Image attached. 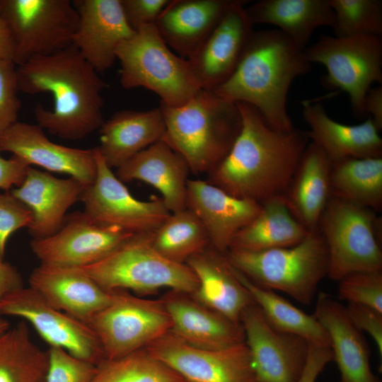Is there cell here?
<instances>
[{
    "label": "cell",
    "instance_id": "39",
    "mask_svg": "<svg viewBox=\"0 0 382 382\" xmlns=\"http://www.w3.org/2000/svg\"><path fill=\"white\" fill-rule=\"evenodd\" d=\"M339 297L382 312V272H355L338 281Z\"/></svg>",
    "mask_w": 382,
    "mask_h": 382
},
{
    "label": "cell",
    "instance_id": "41",
    "mask_svg": "<svg viewBox=\"0 0 382 382\" xmlns=\"http://www.w3.org/2000/svg\"><path fill=\"white\" fill-rule=\"evenodd\" d=\"M16 67L12 61L0 60V134L18 121L21 107Z\"/></svg>",
    "mask_w": 382,
    "mask_h": 382
},
{
    "label": "cell",
    "instance_id": "38",
    "mask_svg": "<svg viewBox=\"0 0 382 382\" xmlns=\"http://www.w3.org/2000/svg\"><path fill=\"white\" fill-rule=\"evenodd\" d=\"M335 37L382 36V1L329 0Z\"/></svg>",
    "mask_w": 382,
    "mask_h": 382
},
{
    "label": "cell",
    "instance_id": "44",
    "mask_svg": "<svg viewBox=\"0 0 382 382\" xmlns=\"http://www.w3.org/2000/svg\"><path fill=\"white\" fill-rule=\"evenodd\" d=\"M170 0H121L125 18L136 31L139 28L154 24Z\"/></svg>",
    "mask_w": 382,
    "mask_h": 382
},
{
    "label": "cell",
    "instance_id": "28",
    "mask_svg": "<svg viewBox=\"0 0 382 382\" xmlns=\"http://www.w3.org/2000/svg\"><path fill=\"white\" fill-rule=\"evenodd\" d=\"M197 275V290L192 296L200 303L241 323L243 311L255 301L234 274L225 255L210 245L185 263Z\"/></svg>",
    "mask_w": 382,
    "mask_h": 382
},
{
    "label": "cell",
    "instance_id": "1",
    "mask_svg": "<svg viewBox=\"0 0 382 382\" xmlns=\"http://www.w3.org/2000/svg\"><path fill=\"white\" fill-rule=\"evenodd\" d=\"M241 131L224 158L208 173V183L228 194L260 204L285 195L308 145L306 132L272 129L258 111L237 103Z\"/></svg>",
    "mask_w": 382,
    "mask_h": 382
},
{
    "label": "cell",
    "instance_id": "2",
    "mask_svg": "<svg viewBox=\"0 0 382 382\" xmlns=\"http://www.w3.org/2000/svg\"><path fill=\"white\" fill-rule=\"evenodd\" d=\"M16 74L19 91L52 96V110L40 104L34 109L37 125L50 134L79 140L103 125L106 83L73 45L30 59L16 67Z\"/></svg>",
    "mask_w": 382,
    "mask_h": 382
},
{
    "label": "cell",
    "instance_id": "17",
    "mask_svg": "<svg viewBox=\"0 0 382 382\" xmlns=\"http://www.w3.org/2000/svg\"><path fill=\"white\" fill-rule=\"evenodd\" d=\"M245 2L233 0L212 33L187 59L200 89L214 91L235 71L253 32Z\"/></svg>",
    "mask_w": 382,
    "mask_h": 382
},
{
    "label": "cell",
    "instance_id": "14",
    "mask_svg": "<svg viewBox=\"0 0 382 382\" xmlns=\"http://www.w3.org/2000/svg\"><path fill=\"white\" fill-rule=\"evenodd\" d=\"M135 233L93 221L84 212L66 215L53 235L33 238L30 247L41 264L80 267L93 264Z\"/></svg>",
    "mask_w": 382,
    "mask_h": 382
},
{
    "label": "cell",
    "instance_id": "31",
    "mask_svg": "<svg viewBox=\"0 0 382 382\" xmlns=\"http://www.w3.org/2000/svg\"><path fill=\"white\" fill-rule=\"evenodd\" d=\"M332 166L321 149L312 141L308 144L285 195L292 214L308 231L318 229L331 196Z\"/></svg>",
    "mask_w": 382,
    "mask_h": 382
},
{
    "label": "cell",
    "instance_id": "23",
    "mask_svg": "<svg viewBox=\"0 0 382 382\" xmlns=\"http://www.w3.org/2000/svg\"><path fill=\"white\" fill-rule=\"evenodd\" d=\"M86 187L70 177L58 178L29 166L23 183L10 192L32 212L28 231L39 239L54 234L62 226L66 212Z\"/></svg>",
    "mask_w": 382,
    "mask_h": 382
},
{
    "label": "cell",
    "instance_id": "21",
    "mask_svg": "<svg viewBox=\"0 0 382 382\" xmlns=\"http://www.w3.org/2000/svg\"><path fill=\"white\" fill-rule=\"evenodd\" d=\"M262 205L255 201L233 197L202 180H188L186 208L204 226L210 245L225 254L236 235L259 214Z\"/></svg>",
    "mask_w": 382,
    "mask_h": 382
},
{
    "label": "cell",
    "instance_id": "24",
    "mask_svg": "<svg viewBox=\"0 0 382 382\" xmlns=\"http://www.w3.org/2000/svg\"><path fill=\"white\" fill-rule=\"evenodd\" d=\"M302 115L310 127L308 139L326 154L332 163L348 158L382 157V139L371 117L355 125L331 119L322 103L313 100L301 102Z\"/></svg>",
    "mask_w": 382,
    "mask_h": 382
},
{
    "label": "cell",
    "instance_id": "33",
    "mask_svg": "<svg viewBox=\"0 0 382 382\" xmlns=\"http://www.w3.org/2000/svg\"><path fill=\"white\" fill-rule=\"evenodd\" d=\"M231 266L236 277L249 291L272 328L299 336L311 345L330 347L328 333L313 314H308L296 308L274 291L255 284Z\"/></svg>",
    "mask_w": 382,
    "mask_h": 382
},
{
    "label": "cell",
    "instance_id": "32",
    "mask_svg": "<svg viewBox=\"0 0 382 382\" xmlns=\"http://www.w3.org/2000/svg\"><path fill=\"white\" fill-rule=\"evenodd\" d=\"M261 205L259 214L236 235L229 249L262 251L290 247L309 233L292 214L285 195L272 197Z\"/></svg>",
    "mask_w": 382,
    "mask_h": 382
},
{
    "label": "cell",
    "instance_id": "20",
    "mask_svg": "<svg viewBox=\"0 0 382 382\" xmlns=\"http://www.w3.org/2000/svg\"><path fill=\"white\" fill-rule=\"evenodd\" d=\"M161 299L171 319L170 332L183 342L209 350L245 343L241 323L205 306L191 294L170 289Z\"/></svg>",
    "mask_w": 382,
    "mask_h": 382
},
{
    "label": "cell",
    "instance_id": "11",
    "mask_svg": "<svg viewBox=\"0 0 382 382\" xmlns=\"http://www.w3.org/2000/svg\"><path fill=\"white\" fill-rule=\"evenodd\" d=\"M0 15L11 32L17 66L71 46L79 22L69 0H0Z\"/></svg>",
    "mask_w": 382,
    "mask_h": 382
},
{
    "label": "cell",
    "instance_id": "42",
    "mask_svg": "<svg viewBox=\"0 0 382 382\" xmlns=\"http://www.w3.org/2000/svg\"><path fill=\"white\" fill-rule=\"evenodd\" d=\"M31 211L11 192L0 193V260H4L6 241L19 228L31 226Z\"/></svg>",
    "mask_w": 382,
    "mask_h": 382
},
{
    "label": "cell",
    "instance_id": "50",
    "mask_svg": "<svg viewBox=\"0 0 382 382\" xmlns=\"http://www.w3.org/2000/svg\"><path fill=\"white\" fill-rule=\"evenodd\" d=\"M11 327L10 323L0 316V334L7 330Z\"/></svg>",
    "mask_w": 382,
    "mask_h": 382
},
{
    "label": "cell",
    "instance_id": "10",
    "mask_svg": "<svg viewBox=\"0 0 382 382\" xmlns=\"http://www.w3.org/2000/svg\"><path fill=\"white\" fill-rule=\"evenodd\" d=\"M112 291L110 303L86 323L96 334L105 359L146 348L170 332L171 319L161 299H145L124 289Z\"/></svg>",
    "mask_w": 382,
    "mask_h": 382
},
{
    "label": "cell",
    "instance_id": "12",
    "mask_svg": "<svg viewBox=\"0 0 382 382\" xmlns=\"http://www.w3.org/2000/svg\"><path fill=\"white\" fill-rule=\"evenodd\" d=\"M96 176L81 197L84 212L95 222L132 233L154 232L170 216L161 198H134L112 171L98 147L94 148Z\"/></svg>",
    "mask_w": 382,
    "mask_h": 382
},
{
    "label": "cell",
    "instance_id": "34",
    "mask_svg": "<svg viewBox=\"0 0 382 382\" xmlns=\"http://www.w3.org/2000/svg\"><path fill=\"white\" fill-rule=\"evenodd\" d=\"M330 195L374 211L382 207V157L348 158L332 163Z\"/></svg>",
    "mask_w": 382,
    "mask_h": 382
},
{
    "label": "cell",
    "instance_id": "47",
    "mask_svg": "<svg viewBox=\"0 0 382 382\" xmlns=\"http://www.w3.org/2000/svg\"><path fill=\"white\" fill-rule=\"evenodd\" d=\"M23 286L19 272L11 265L0 260V302L8 294Z\"/></svg>",
    "mask_w": 382,
    "mask_h": 382
},
{
    "label": "cell",
    "instance_id": "46",
    "mask_svg": "<svg viewBox=\"0 0 382 382\" xmlns=\"http://www.w3.org/2000/svg\"><path fill=\"white\" fill-rule=\"evenodd\" d=\"M29 166L16 156L12 155L6 159L0 154V189L9 192L13 185L19 187L24 181Z\"/></svg>",
    "mask_w": 382,
    "mask_h": 382
},
{
    "label": "cell",
    "instance_id": "7",
    "mask_svg": "<svg viewBox=\"0 0 382 382\" xmlns=\"http://www.w3.org/2000/svg\"><path fill=\"white\" fill-rule=\"evenodd\" d=\"M120 64V83L125 89L143 87L176 107L200 90L187 59L173 52L154 24L139 28L116 52Z\"/></svg>",
    "mask_w": 382,
    "mask_h": 382
},
{
    "label": "cell",
    "instance_id": "35",
    "mask_svg": "<svg viewBox=\"0 0 382 382\" xmlns=\"http://www.w3.org/2000/svg\"><path fill=\"white\" fill-rule=\"evenodd\" d=\"M48 359L25 320L0 334V382H45Z\"/></svg>",
    "mask_w": 382,
    "mask_h": 382
},
{
    "label": "cell",
    "instance_id": "37",
    "mask_svg": "<svg viewBox=\"0 0 382 382\" xmlns=\"http://www.w3.org/2000/svg\"><path fill=\"white\" fill-rule=\"evenodd\" d=\"M91 382H185L175 371L140 349L122 357L104 359Z\"/></svg>",
    "mask_w": 382,
    "mask_h": 382
},
{
    "label": "cell",
    "instance_id": "26",
    "mask_svg": "<svg viewBox=\"0 0 382 382\" xmlns=\"http://www.w3.org/2000/svg\"><path fill=\"white\" fill-rule=\"evenodd\" d=\"M233 0H170L154 25L166 45L188 59L221 21Z\"/></svg>",
    "mask_w": 382,
    "mask_h": 382
},
{
    "label": "cell",
    "instance_id": "8",
    "mask_svg": "<svg viewBox=\"0 0 382 382\" xmlns=\"http://www.w3.org/2000/svg\"><path fill=\"white\" fill-rule=\"evenodd\" d=\"M378 224L374 210L330 196L318 225L328 248L330 279L382 272Z\"/></svg>",
    "mask_w": 382,
    "mask_h": 382
},
{
    "label": "cell",
    "instance_id": "29",
    "mask_svg": "<svg viewBox=\"0 0 382 382\" xmlns=\"http://www.w3.org/2000/svg\"><path fill=\"white\" fill-rule=\"evenodd\" d=\"M165 122L160 107L149 110H122L100 127L98 149L108 166L119 168L134 156L161 141Z\"/></svg>",
    "mask_w": 382,
    "mask_h": 382
},
{
    "label": "cell",
    "instance_id": "40",
    "mask_svg": "<svg viewBox=\"0 0 382 382\" xmlns=\"http://www.w3.org/2000/svg\"><path fill=\"white\" fill-rule=\"evenodd\" d=\"M45 382H91L97 366L79 359L62 347L49 346Z\"/></svg>",
    "mask_w": 382,
    "mask_h": 382
},
{
    "label": "cell",
    "instance_id": "43",
    "mask_svg": "<svg viewBox=\"0 0 382 382\" xmlns=\"http://www.w3.org/2000/svg\"><path fill=\"white\" fill-rule=\"evenodd\" d=\"M352 324L361 332H366L374 339L380 357L382 356V312L371 307L348 302L345 306Z\"/></svg>",
    "mask_w": 382,
    "mask_h": 382
},
{
    "label": "cell",
    "instance_id": "45",
    "mask_svg": "<svg viewBox=\"0 0 382 382\" xmlns=\"http://www.w3.org/2000/svg\"><path fill=\"white\" fill-rule=\"evenodd\" d=\"M333 361L330 347L309 344L306 365L297 382H316L325 366Z\"/></svg>",
    "mask_w": 382,
    "mask_h": 382
},
{
    "label": "cell",
    "instance_id": "16",
    "mask_svg": "<svg viewBox=\"0 0 382 382\" xmlns=\"http://www.w3.org/2000/svg\"><path fill=\"white\" fill-rule=\"evenodd\" d=\"M257 382H297L306 363L309 343L272 328L255 302L241 316Z\"/></svg>",
    "mask_w": 382,
    "mask_h": 382
},
{
    "label": "cell",
    "instance_id": "6",
    "mask_svg": "<svg viewBox=\"0 0 382 382\" xmlns=\"http://www.w3.org/2000/svg\"><path fill=\"white\" fill-rule=\"evenodd\" d=\"M153 233H135L102 260L77 268L108 291L130 290L139 296L168 287L193 294L199 287L197 275L186 264L158 253Z\"/></svg>",
    "mask_w": 382,
    "mask_h": 382
},
{
    "label": "cell",
    "instance_id": "27",
    "mask_svg": "<svg viewBox=\"0 0 382 382\" xmlns=\"http://www.w3.org/2000/svg\"><path fill=\"white\" fill-rule=\"evenodd\" d=\"M190 172L185 160L163 141L142 150L117 168L122 182H145L157 189L170 212L186 208V188Z\"/></svg>",
    "mask_w": 382,
    "mask_h": 382
},
{
    "label": "cell",
    "instance_id": "36",
    "mask_svg": "<svg viewBox=\"0 0 382 382\" xmlns=\"http://www.w3.org/2000/svg\"><path fill=\"white\" fill-rule=\"evenodd\" d=\"M152 244L162 256L178 264H185L210 245L202 222L187 208L170 214L153 233Z\"/></svg>",
    "mask_w": 382,
    "mask_h": 382
},
{
    "label": "cell",
    "instance_id": "49",
    "mask_svg": "<svg viewBox=\"0 0 382 382\" xmlns=\"http://www.w3.org/2000/svg\"><path fill=\"white\" fill-rule=\"evenodd\" d=\"M16 54V45L11 32L0 15V60L13 62Z\"/></svg>",
    "mask_w": 382,
    "mask_h": 382
},
{
    "label": "cell",
    "instance_id": "3",
    "mask_svg": "<svg viewBox=\"0 0 382 382\" xmlns=\"http://www.w3.org/2000/svg\"><path fill=\"white\" fill-rule=\"evenodd\" d=\"M311 69L304 50L282 32L253 30L235 71L213 92L251 105L272 129L290 132L294 127L286 108L289 90L296 78Z\"/></svg>",
    "mask_w": 382,
    "mask_h": 382
},
{
    "label": "cell",
    "instance_id": "9",
    "mask_svg": "<svg viewBox=\"0 0 382 382\" xmlns=\"http://www.w3.org/2000/svg\"><path fill=\"white\" fill-rule=\"evenodd\" d=\"M307 60L323 64L327 74L323 83L328 88L346 92L352 111L364 116V98L371 85L382 83V37L321 35L304 50Z\"/></svg>",
    "mask_w": 382,
    "mask_h": 382
},
{
    "label": "cell",
    "instance_id": "48",
    "mask_svg": "<svg viewBox=\"0 0 382 382\" xmlns=\"http://www.w3.org/2000/svg\"><path fill=\"white\" fill-rule=\"evenodd\" d=\"M365 114L371 115V119L381 130L382 129V86L371 88L364 98Z\"/></svg>",
    "mask_w": 382,
    "mask_h": 382
},
{
    "label": "cell",
    "instance_id": "19",
    "mask_svg": "<svg viewBox=\"0 0 382 382\" xmlns=\"http://www.w3.org/2000/svg\"><path fill=\"white\" fill-rule=\"evenodd\" d=\"M79 14L72 45L98 71H105L117 59L120 45L134 35L121 0L72 1Z\"/></svg>",
    "mask_w": 382,
    "mask_h": 382
},
{
    "label": "cell",
    "instance_id": "15",
    "mask_svg": "<svg viewBox=\"0 0 382 382\" xmlns=\"http://www.w3.org/2000/svg\"><path fill=\"white\" fill-rule=\"evenodd\" d=\"M146 349L185 382H257L245 343L223 349H203L168 332Z\"/></svg>",
    "mask_w": 382,
    "mask_h": 382
},
{
    "label": "cell",
    "instance_id": "18",
    "mask_svg": "<svg viewBox=\"0 0 382 382\" xmlns=\"http://www.w3.org/2000/svg\"><path fill=\"white\" fill-rule=\"evenodd\" d=\"M0 151L11 152L29 166L68 174L86 187L96 179L94 148L76 149L52 142L37 125L19 121L13 124L0 134Z\"/></svg>",
    "mask_w": 382,
    "mask_h": 382
},
{
    "label": "cell",
    "instance_id": "25",
    "mask_svg": "<svg viewBox=\"0 0 382 382\" xmlns=\"http://www.w3.org/2000/svg\"><path fill=\"white\" fill-rule=\"evenodd\" d=\"M316 297L313 315L329 335L340 382H381L371 369L369 345L350 321L345 306L325 292Z\"/></svg>",
    "mask_w": 382,
    "mask_h": 382
},
{
    "label": "cell",
    "instance_id": "13",
    "mask_svg": "<svg viewBox=\"0 0 382 382\" xmlns=\"http://www.w3.org/2000/svg\"><path fill=\"white\" fill-rule=\"evenodd\" d=\"M4 315L30 323L49 346L62 347L96 366L105 359L100 342L88 325L54 308L30 286L14 290L2 299L0 316Z\"/></svg>",
    "mask_w": 382,
    "mask_h": 382
},
{
    "label": "cell",
    "instance_id": "30",
    "mask_svg": "<svg viewBox=\"0 0 382 382\" xmlns=\"http://www.w3.org/2000/svg\"><path fill=\"white\" fill-rule=\"evenodd\" d=\"M245 10L253 25H273L302 50L317 28L335 24L329 0H260Z\"/></svg>",
    "mask_w": 382,
    "mask_h": 382
},
{
    "label": "cell",
    "instance_id": "4",
    "mask_svg": "<svg viewBox=\"0 0 382 382\" xmlns=\"http://www.w3.org/2000/svg\"><path fill=\"white\" fill-rule=\"evenodd\" d=\"M165 142L194 174L209 173L227 155L242 125L237 103L200 89L184 104L161 103Z\"/></svg>",
    "mask_w": 382,
    "mask_h": 382
},
{
    "label": "cell",
    "instance_id": "5",
    "mask_svg": "<svg viewBox=\"0 0 382 382\" xmlns=\"http://www.w3.org/2000/svg\"><path fill=\"white\" fill-rule=\"evenodd\" d=\"M228 262L255 284L284 292L308 306L320 282L328 276V248L318 229L310 231L299 243L262 251L230 248Z\"/></svg>",
    "mask_w": 382,
    "mask_h": 382
},
{
    "label": "cell",
    "instance_id": "22",
    "mask_svg": "<svg viewBox=\"0 0 382 382\" xmlns=\"http://www.w3.org/2000/svg\"><path fill=\"white\" fill-rule=\"evenodd\" d=\"M29 284L52 306L86 323L112 298V291L77 267L40 264L32 272Z\"/></svg>",
    "mask_w": 382,
    "mask_h": 382
}]
</instances>
